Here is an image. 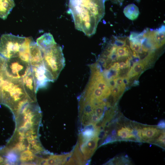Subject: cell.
<instances>
[{"mask_svg": "<svg viewBox=\"0 0 165 165\" xmlns=\"http://www.w3.org/2000/svg\"><path fill=\"white\" fill-rule=\"evenodd\" d=\"M25 38L11 34L2 35L0 39V54L6 59L18 57Z\"/></svg>", "mask_w": 165, "mask_h": 165, "instance_id": "obj_4", "label": "cell"}, {"mask_svg": "<svg viewBox=\"0 0 165 165\" xmlns=\"http://www.w3.org/2000/svg\"><path fill=\"white\" fill-rule=\"evenodd\" d=\"M113 2L115 3L119 4V5H121L123 2L124 0H111ZM137 2H139L140 0H135Z\"/></svg>", "mask_w": 165, "mask_h": 165, "instance_id": "obj_24", "label": "cell"}, {"mask_svg": "<svg viewBox=\"0 0 165 165\" xmlns=\"http://www.w3.org/2000/svg\"><path fill=\"white\" fill-rule=\"evenodd\" d=\"M113 45L117 47H123L126 45V39H123L120 38H114Z\"/></svg>", "mask_w": 165, "mask_h": 165, "instance_id": "obj_20", "label": "cell"}, {"mask_svg": "<svg viewBox=\"0 0 165 165\" xmlns=\"http://www.w3.org/2000/svg\"><path fill=\"white\" fill-rule=\"evenodd\" d=\"M34 157L35 156L33 152L29 150H27L21 153L20 160L22 162H28L33 160Z\"/></svg>", "mask_w": 165, "mask_h": 165, "instance_id": "obj_18", "label": "cell"}, {"mask_svg": "<svg viewBox=\"0 0 165 165\" xmlns=\"http://www.w3.org/2000/svg\"><path fill=\"white\" fill-rule=\"evenodd\" d=\"M123 12L125 15L131 20L137 19L139 14L138 7L134 4L127 6L124 8Z\"/></svg>", "mask_w": 165, "mask_h": 165, "instance_id": "obj_14", "label": "cell"}, {"mask_svg": "<svg viewBox=\"0 0 165 165\" xmlns=\"http://www.w3.org/2000/svg\"><path fill=\"white\" fill-rule=\"evenodd\" d=\"M30 68V64L18 56L6 59L5 73L6 76L10 79L21 80Z\"/></svg>", "mask_w": 165, "mask_h": 165, "instance_id": "obj_6", "label": "cell"}, {"mask_svg": "<svg viewBox=\"0 0 165 165\" xmlns=\"http://www.w3.org/2000/svg\"><path fill=\"white\" fill-rule=\"evenodd\" d=\"M145 66L144 63L141 61L135 63L128 72L127 76L130 79L137 76L141 72Z\"/></svg>", "mask_w": 165, "mask_h": 165, "instance_id": "obj_15", "label": "cell"}, {"mask_svg": "<svg viewBox=\"0 0 165 165\" xmlns=\"http://www.w3.org/2000/svg\"><path fill=\"white\" fill-rule=\"evenodd\" d=\"M43 64L50 82L57 79L65 65L61 47L57 43L42 52Z\"/></svg>", "mask_w": 165, "mask_h": 165, "instance_id": "obj_3", "label": "cell"}, {"mask_svg": "<svg viewBox=\"0 0 165 165\" xmlns=\"http://www.w3.org/2000/svg\"><path fill=\"white\" fill-rule=\"evenodd\" d=\"M3 104L16 113L25 103L31 101L23 87L21 80H13L5 76L1 82Z\"/></svg>", "mask_w": 165, "mask_h": 165, "instance_id": "obj_2", "label": "cell"}, {"mask_svg": "<svg viewBox=\"0 0 165 165\" xmlns=\"http://www.w3.org/2000/svg\"><path fill=\"white\" fill-rule=\"evenodd\" d=\"M15 6L13 0H0V18L6 19Z\"/></svg>", "mask_w": 165, "mask_h": 165, "instance_id": "obj_13", "label": "cell"}, {"mask_svg": "<svg viewBox=\"0 0 165 165\" xmlns=\"http://www.w3.org/2000/svg\"><path fill=\"white\" fill-rule=\"evenodd\" d=\"M29 64L31 66H36L43 64L42 52L33 40L31 44Z\"/></svg>", "mask_w": 165, "mask_h": 165, "instance_id": "obj_10", "label": "cell"}, {"mask_svg": "<svg viewBox=\"0 0 165 165\" xmlns=\"http://www.w3.org/2000/svg\"><path fill=\"white\" fill-rule=\"evenodd\" d=\"M21 81L28 98L31 101H36V93L38 88L32 74L31 67L28 73L22 79Z\"/></svg>", "mask_w": 165, "mask_h": 165, "instance_id": "obj_8", "label": "cell"}, {"mask_svg": "<svg viewBox=\"0 0 165 165\" xmlns=\"http://www.w3.org/2000/svg\"><path fill=\"white\" fill-rule=\"evenodd\" d=\"M110 90L112 96L116 101H117L124 90L117 86H116L112 87Z\"/></svg>", "mask_w": 165, "mask_h": 165, "instance_id": "obj_19", "label": "cell"}, {"mask_svg": "<svg viewBox=\"0 0 165 165\" xmlns=\"http://www.w3.org/2000/svg\"><path fill=\"white\" fill-rule=\"evenodd\" d=\"M119 64L120 69H123L128 67L126 63L124 62L121 61Z\"/></svg>", "mask_w": 165, "mask_h": 165, "instance_id": "obj_23", "label": "cell"}, {"mask_svg": "<svg viewBox=\"0 0 165 165\" xmlns=\"http://www.w3.org/2000/svg\"><path fill=\"white\" fill-rule=\"evenodd\" d=\"M36 43L42 52L56 43L52 35L49 33L38 38Z\"/></svg>", "mask_w": 165, "mask_h": 165, "instance_id": "obj_11", "label": "cell"}, {"mask_svg": "<svg viewBox=\"0 0 165 165\" xmlns=\"http://www.w3.org/2000/svg\"><path fill=\"white\" fill-rule=\"evenodd\" d=\"M33 40L31 37L25 38L20 47L18 56L22 60L29 64L31 44Z\"/></svg>", "mask_w": 165, "mask_h": 165, "instance_id": "obj_12", "label": "cell"}, {"mask_svg": "<svg viewBox=\"0 0 165 165\" xmlns=\"http://www.w3.org/2000/svg\"><path fill=\"white\" fill-rule=\"evenodd\" d=\"M117 123L112 132L111 141L117 140L138 141L137 136V123L123 119Z\"/></svg>", "mask_w": 165, "mask_h": 165, "instance_id": "obj_5", "label": "cell"}, {"mask_svg": "<svg viewBox=\"0 0 165 165\" xmlns=\"http://www.w3.org/2000/svg\"><path fill=\"white\" fill-rule=\"evenodd\" d=\"M150 143L156 145L164 148L165 130L163 129Z\"/></svg>", "mask_w": 165, "mask_h": 165, "instance_id": "obj_16", "label": "cell"}, {"mask_svg": "<svg viewBox=\"0 0 165 165\" xmlns=\"http://www.w3.org/2000/svg\"><path fill=\"white\" fill-rule=\"evenodd\" d=\"M5 162V160L3 157L0 155V164H2Z\"/></svg>", "mask_w": 165, "mask_h": 165, "instance_id": "obj_25", "label": "cell"}, {"mask_svg": "<svg viewBox=\"0 0 165 165\" xmlns=\"http://www.w3.org/2000/svg\"><path fill=\"white\" fill-rule=\"evenodd\" d=\"M31 67L38 88L46 87L50 81L48 78L43 64L36 66H31Z\"/></svg>", "mask_w": 165, "mask_h": 165, "instance_id": "obj_9", "label": "cell"}, {"mask_svg": "<svg viewBox=\"0 0 165 165\" xmlns=\"http://www.w3.org/2000/svg\"><path fill=\"white\" fill-rule=\"evenodd\" d=\"M116 85L125 90L126 85L124 82L123 77H119L114 79Z\"/></svg>", "mask_w": 165, "mask_h": 165, "instance_id": "obj_21", "label": "cell"}, {"mask_svg": "<svg viewBox=\"0 0 165 165\" xmlns=\"http://www.w3.org/2000/svg\"><path fill=\"white\" fill-rule=\"evenodd\" d=\"M163 130L157 126L143 125L138 123L137 136L138 141L150 143Z\"/></svg>", "mask_w": 165, "mask_h": 165, "instance_id": "obj_7", "label": "cell"}, {"mask_svg": "<svg viewBox=\"0 0 165 165\" xmlns=\"http://www.w3.org/2000/svg\"><path fill=\"white\" fill-rule=\"evenodd\" d=\"M116 53L119 58L121 57H128L131 56V52L128 46L118 47L116 50Z\"/></svg>", "mask_w": 165, "mask_h": 165, "instance_id": "obj_17", "label": "cell"}, {"mask_svg": "<svg viewBox=\"0 0 165 165\" xmlns=\"http://www.w3.org/2000/svg\"><path fill=\"white\" fill-rule=\"evenodd\" d=\"M105 0H69L75 25L88 29L97 24L105 13Z\"/></svg>", "mask_w": 165, "mask_h": 165, "instance_id": "obj_1", "label": "cell"}, {"mask_svg": "<svg viewBox=\"0 0 165 165\" xmlns=\"http://www.w3.org/2000/svg\"><path fill=\"white\" fill-rule=\"evenodd\" d=\"M4 75V71L2 66L0 63V105L2 104V98L1 82Z\"/></svg>", "mask_w": 165, "mask_h": 165, "instance_id": "obj_22", "label": "cell"}]
</instances>
